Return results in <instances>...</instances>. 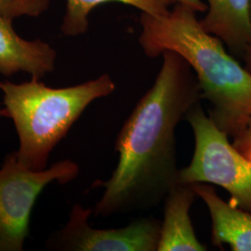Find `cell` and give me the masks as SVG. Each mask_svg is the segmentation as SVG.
I'll return each instance as SVG.
<instances>
[{"label": "cell", "mask_w": 251, "mask_h": 251, "mask_svg": "<svg viewBox=\"0 0 251 251\" xmlns=\"http://www.w3.org/2000/svg\"><path fill=\"white\" fill-rule=\"evenodd\" d=\"M198 198L192 183L179 182L165 198L164 219L157 251H206L199 241L190 217V209Z\"/></svg>", "instance_id": "obj_9"}, {"label": "cell", "mask_w": 251, "mask_h": 251, "mask_svg": "<svg viewBox=\"0 0 251 251\" xmlns=\"http://www.w3.org/2000/svg\"><path fill=\"white\" fill-rule=\"evenodd\" d=\"M91 208L75 204L69 221L47 241V249L74 251H157L161 221L140 218L121 228L94 229Z\"/></svg>", "instance_id": "obj_6"}, {"label": "cell", "mask_w": 251, "mask_h": 251, "mask_svg": "<svg viewBox=\"0 0 251 251\" xmlns=\"http://www.w3.org/2000/svg\"><path fill=\"white\" fill-rule=\"evenodd\" d=\"M107 2H117L140 9L152 16L167 14L175 0H67L62 31L66 36H79L89 29V15L97 6Z\"/></svg>", "instance_id": "obj_11"}, {"label": "cell", "mask_w": 251, "mask_h": 251, "mask_svg": "<svg viewBox=\"0 0 251 251\" xmlns=\"http://www.w3.org/2000/svg\"><path fill=\"white\" fill-rule=\"evenodd\" d=\"M185 119L195 138V150L187 167L179 170V182H202L226 190L230 204L251 212V161L229 142V136L206 116L200 103Z\"/></svg>", "instance_id": "obj_4"}, {"label": "cell", "mask_w": 251, "mask_h": 251, "mask_svg": "<svg viewBox=\"0 0 251 251\" xmlns=\"http://www.w3.org/2000/svg\"><path fill=\"white\" fill-rule=\"evenodd\" d=\"M233 147L248 157L251 153V117L247 125L239 134L233 139Z\"/></svg>", "instance_id": "obj_13"}, {"label": "cell", "mask_w": 251, "mask_h": 251, "mask_svg": "<svg viewBox=\"0 0 251 251\" xmlns=\"http://www.w3.org/2000/svg\"><path fill=\"white\" fill-rule=\"evenodd\" d=\"M57 53L45 42L28 41L12 28V21L0 15V74L11 76L26 72L36 79L53 72Z\"/></svg>", "instance_id": "obj_7"}, {"label": "cell", "mask_w": 251, "mask_h": 251, "mask_svg": "<svg viewBox=\"0 0 251 251\" xmlns=\"http://www.w3.org/2000/svg\"><path fill=\"white\" fill-rule=\"evenodd\" d=\"M50 7V0H0V15L13 21L21 16L38 17Z\"/></svg>", "instance_id": "obj_12"}, {"label": "cell", "mask_w": 251, "mask_h": 251, "mask_svg": "<svg viewBox=\"0 0 251 251\" xmlns=\"http://www.w3.org/2000/svg\"><path fill=\"white\" fill-rule=\"evenodd\" d=\"M243 59L245 61V67L251 74V44L247 48L245 53L243 55Z\"/></svg>", "instance_id": "obj_15"}, {"label": "cell", "mask_w": 251, "mask_h": 251, "mask_svg": "<svg viewBox=\"0 0 251 251\" xmlns=\"http://www.w3.org/2000/svg\"><path fill=\"white\" fill-rule=\"evenodd\" d=\"M4 109L0 117L12 119L18 134V160L32 171L47 168L54 147L69 132L85 109L116 90L107 74L72 87L53 89L39 79L21 84L0 80Z\"/></svg>", "instance_id": "obj_3"}, {"label": "cell", "mask_w": 251, "mask_h": 251, "mask_svg": "<svg viewBox=\"0 0 251 251\" xmlns=\"http://www.w3.org/2000/svg\"><path fill=\"white\" fill-rule=\"evenodd\" d=\"M193 188L206 204L211 218V242L233 251H251V212L220 198L211 184L195 182Z\"/></svg>", "instance_id": "obj_8"}, {"label": "cell", "mask_w": 251, "mask_h": 251, "mask_svg": "<svg viewBox=\"0 0 251 251\" xmlns=\"http://www.w3.org/2000/svg\"><path fill=\"white\" fill-rule=\"evenodd\" d=\"M207 13L200 21L209 34L223 41L229 50L242 56L251 44L250 0H206Z\"/></svg>", "instance_id": "obj_10"}, {"label": "cell", "mask_w": 251, "mask_h": 251, "mask_svg": "<svg viewBox=\"0 0 251 251\" xmlns=\"http://www.w3.org/2000/svg\"><path fill=\"white\" fill-rule=\"evenodd\" d=\"M78 173V165L70 159L32 171L19 162L16 152L9 153L0 169V251H24L32 209L42 190L55 180L68 183Z\"/></svg>", "instance_id": "obj_5"}, {"label": "cell", "mask_w": 251, "mask_h": 251, "mask_svg": "<svg viewBox=\"0 0 251 251\" xmlns=\"http://www.w3.org/2000/svg\"><path fill=\"white\" fill-rule=\"evenodd\" d=\"M250 2H251V0H250Z\"/></svg>", "instance_id": "obj_16"}, {"label": "cell", "mask_w": 251, "mask_h": 251, "mask_svg": "<svg viewBox=\"0 0 251 251\" xmlns=\"http://www.w3.org/2000/svg\"><path fill=\"white\" fill-rule=\"evenodd\" d=\"M196 11L176 3L161 16L142 12L139 43L150 58L171 50L180 55L197 75L209 117L229 137L239 134L251 117V74L209 34Z\"/></svg>", "instance_id": "obj_2"}, {"label": "cell", "mask_w": 251, "mask_h": 251, "mask_svg": "<svg viewBox=\"0 0 251 251\" xmlns=\"http://www.w3.org/2000/svg\"><path fill=\"white\" fill-rule=\"evenodd\" d=\"M162 65L152 87L139 100L117 135L118 163L92 213L95 217L146 211L164 202L179 182L176 127L200 103L196 74L178 53H162Z\"/></svg>", "instance_id": "obj_1"}, {"label": "cell", "mask_w": 251, "mask_h": 251, "mask_svg": "<svg viewBox=\"0 0 251 251\" xmlns=\"http://www.w3.org/2000/svg\"><path fill=\"white\" fill-rule=\"evenodd\" d=\"M176 3L181 4L196 12H205L206 11V3L201 0H175Z\"/></svg>", "instance_id": "obj_14"}]
</instances>
